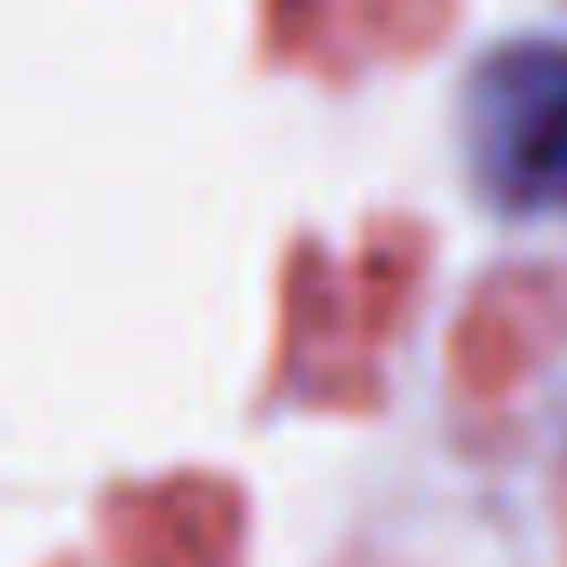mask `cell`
<instances>
[{
  "mask_svg": "<svg viewBox=\"0 0 567 567\" xmlns=\"http://www.w3.org/2000/svg\"><path fill=\"white\" fill-rule=\"evenodd\" d=\"M467 167L507 214L567 207V41H507L467 74Z\"/></svg>",
  "mask_w": 567,
  "mask_h": 567,
  "instance_id": "1",
  "label": "cell"
}]
</instances>
